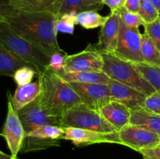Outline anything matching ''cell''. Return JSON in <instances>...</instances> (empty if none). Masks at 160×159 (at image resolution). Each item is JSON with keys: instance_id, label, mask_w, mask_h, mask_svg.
I'll return each instance as SVG.
<instances>
[{"instance_id": "cell-1", "label": "cell", "mask_w": 160, "mask_h": 159, "mask_svg": "<svg viewBox=\"0 0 160 159\" xmlns=\"http://www.w3.org/2000/svg\"><path fill=\"white\" fill-rule=\"evenodd\" d=\"M56 17L46 12H18L8 23L17 32L28 37L51 55L62 48L57 40Z\"/></svg>"}, {"instance_id": "cell-2", "label": "cell", "mask_w": 160, "mask_h": 159, "mask_svg": "<svg viewBox=\"0 0 160 159\" xmlns=\"http://www.w3.org/2000/svg\"><path fill=\"white\" fill-rule=\"evenodd\" d=\"M41 85L40 99L46 108L62 118L69 109L83 103L70 84L48 69L38 75Z\"/></svg>"}, {"instance_id": "cell-3", "label": "cell", "mask_w": 160, "mask_h": 159, "mask_svg": "<svg viewBox=\"0 0 160 159\" xmlns=\"http://www.w3.org/2000/svg\"><path fill=\"white\" fill-rule=\"evenodd\" d=\"M0 44L29 63L38 75L48 69L50 56L48 53L37 44L17 32L8 22L0 24Z\"/></svg>"}, {"instance_id": "cell-4", "label": "cell", "mask_w": 160, "mask_h": 159, "mask_svg": "<svg viewBox=\"0 0 160 159\" xmlns=\"http://www.w3.org/2000/svg\"><path fill=\"white\" fill-rule=\"evenodd\" d=\"M100 52L104 63L102 72L110 79L137 89L147 96L156 92L134 62L123 59L113 51H100Z\"/></svg>"}, {"instance_id": "cell-5", "label": "cell", "mask_w": 160, "mask_h": 159, "mask_svg": "<svg viewBox=\"0 0 160 159\" xmlns=\"http://www.w3.org/2000/svg\"><path fill=\"white\" fill-rule=\"evenodd\" d=\"M61 126L91 129L102 132H117L99 112L95 111L84 103L78 104L62 115Z\"/></svg>"}, {"instance_id": "cell-6", "label": "cell", "mask_w": 160, "mask_h": 159, "mask_svg": "<svg viewBox=\"0 0 160 159\" xmlns=\"http://www.w3.org/2000/svg\"><path fill=\"white\" fill-rule=\"evenodd\" d=\"M18 115L26 134L42 126H61V117L55 115L44 106L40 97L19 111Z\"/></svg>"}, {"instance_id": "cell-7", "label": "cell", "mask_w": 160, "mask_h": 159, "mask_svg": "<svg viewBox=\"0 0 160 159\" xmlns=\"http://www.w3.org/2000/svg\"><path fill=\"white\" fill-rule=\"evenodd\" d=\"M103 59L96 45L89 44L80 52L67 55L64 70L68 73L74 72H102Z\"/></svg>"}, {"instance_id": "cell-8", "label": "cell", "mask_w": 160, "mask_h": 159, "mask_svg": "<svg viewBox=\"0 0 160 159\" xmlns=\"http://www.w3.org/2000/svg\"><path fill=\"white\" fill-rule=\"evenodd\" d=\"M25 135L26 132L24 128L20 121L18 113L13 108L9 92H7V115L1 136L6 140L12 157H17L19 152H20Z\"/></svg>"}, {"instance_id": "cell-9", "label": "cell", "mask_w": 160, "mask_h": 159, "mask_svg": "<svg viewBox=\"0 0 160 159\" xmlns=\"http://www.w3.org/2000/svg\"><path fill=\"white\" fill-rule=\"evenodd\" d=\"M120 144L140 152L160 144V136L139 126L129 124L118 132Z\"/></svg>"}, {"instance_id": "cell-10", "label": "cell", "mask_w": 160, "mask_h": 159, "mask_svg": "<svg viewBox=\"0 0 160 159\" xmlns=\"http://www.w3.org/2000/svg\"><path fill=\"white\" fill-rule=\"evenodd\" d=\"M141 38L142 34L139 28L127 26L120 19L118 42L116 51L113 52L132 62H142L141 55Z\"/></svg>"}, {"instance_id": "cell-11", "label": "cell", "mask_w": 160, "mask_h": 159, "mask_svg": "<svg viewBox=\"0 0 160 159\" xmlns=\"http://www.w3.org/2000/svg\"><path fill=\"white\" fill-rule=\"evenodd\" d=\"M74 89L83 103L95 111L100 109L111 101L110 89L108 84L69 83Z\"/></svg>"}, {"instance_id": "cell-12", "label": "cell", "mask_w": 160, "mask_h": 159, "mask_svg": "<svg viewBox=\"0 0 160 159\" xmlns=\"http://www.w3.org/2000/svg\"><path fill=\"white\" fill-rule=\"evenodd\" d=\"M64 129L63 140H70L77 146L104 143L120 144L118 132L109 133L76 127H65Z\"/></svg>"}, {"instance_id": "cell-13", "label": "cell", "mask_w": 160, "mask_h": 159, "mask_svg": "<svg viewBox=\"0 0 160 159\" xmlns=\"http://www.w3.org/2000/svg\"><path fill=\"white\" fill-rule=\"evenodd\" d=\"M111 101L124 104L131 111L143 110V104L147 95L130 86L110 79L109 83Z\"/></svg>"}, {"instance_id": "cell-14", "label": "cell", "mask_w": 160, "mask_h": 159, "mask_svg": "<svg viewBox=\"0 0 160 159\" xmlns=\"http://www.w3.org/2000/svg\"><path fill=\"white\" fill-rule=\"evenodd\" d=\"M120 17L119 11L110 12L107 20L101 26L97 47L100 51H115L120 32Z\"/></svg>"}, {"instance_id": "cell-15", "label": "cell", "mask_w": 160, "mask_h": 159, "mask_svg": "<svg viewBox=\"0 0 160 159\" xmlns=\"http://www.w3.org/2000/svg\"><path fill=\"white\" fill-rule=\"evenodd\" d=\"M63 0H10L18 12H46L58 17Z\"/></svg>"}, {"instance_id": "cell-16", "label": "cell", "mask_w": 160, "mask_h": 159, "mask_svg": "<svg viewBox=\"0 0 160 159\" xmlns=\"http://www.w3.org/2000/svg\"><path fill=\"white\" fill-rule=\"evenodd\" d=\"M99 113L118 132L130 124L131 110L117 101H111L100 109Z\"/></svg>"}, {"instance_id": "cell-17", "label": "cell", "mask_w": 160, "mask_h": 159, "mask_svg": "<svg viewBox=\"0 0 160 159\" xmlns=\"http://www.w3.org/2000/svg\"><path fill=\"white\" fill-rule=\"evenodd\" d=\"M41 85L38 80L25 85L17 86L14 94L9 93L11 102L16 112H18L23 108L34 101L41 94Z\"/></svg>"}, {"instance_id": "cell-18", "label": "cell", "mask_w": 160, "mask_h": 159, "mask_svg": "<svg viewBox=\"0 0 160 159\" xmlns=\"http://www.w3.org/2000/svg\"><path fill=\"white\" fill-rule=\"evenodd\" d=\"M62 80L67 83H82V84H109L110 78L104 72H68L56 73Z\"/></svg>"}, {"instance_id": "cell-19", "label": "cell", "mask_w": 160, "mask_h": 159, "mask_svg": "<svg viewBox=\"0 0 160 159\" xmlns=\"http://www.w3.org/2000/svg\"><path fill=\"white\" fill-rule=\"evenodd\" d=\"M23 66L32 67L0 44V76L12 77L16 71Z\"/></svg>"}, {"instance_id": "cell-20", "label": "cell", "mask_w": 160, "mask_h": 159, "mask_svg": "<svg viewBox=\"0 0 160 159\" xmlns=\"http://www.w3.org/2000/svg\"><path fill=\"white\" fill-rule=\"evenodd\" d=\"M130 124L142 126L160 136V115L145 110L131 111Z\"/></svg>"}, {"instance_id": "cell-21", "label": "cell", "mask_w": 160, "mask_h": 159, "mask_svg": "<svg viewBox=\"0 0 160 159\" xmlns=\"http://www.w3.org/2000/svg\"><path fill=\"white\" fill-rule=\"evenodd\" d=\"M141 55L142 62L160 66V51L146 34H142Z\"/></svg>"}, {"instance_id": "cell-22", "label": "cell", "mask_w": 160, "mask_h": 159, "mask_svg": "<svg viewBox=\"0 0 160 159\" xmlns=\"http://www.w3.org/2000/svg\"><path fill=\"white\" fill-rule=\"evenodd\" d=\"M65 135V129L58 126H42L35 128L31 132H28L25 137H34L45 140H63Z\"/></svg>"}, {"instance_id": "cell-23", "label": "cell", "mask_w": 160, "mask_h": 159, "mask_svg": "<svg viewBox=\"0 0 160 159\" xmlns=\"http://www.w3.org/2000/svg\"><path fill=\"white\" fill-rule=\"evenodd\" d=\"M107 18L108 16H102L97 10L84 11L77 14L76 24L80 25L85 29H95L102 26Z\"/></svg>"}, {"instance_id": "cell-24", "label": "cell", "mask_w": 160, "mask_h": 159, "mask_svg": "<svg viewBox=\"0 0 160 159\" xmlns=\"http://www.w3.org/2000/svg\"><path fill=\"white\" fill-rule=\"evenodd\" d=\"M142 76L151 84L156 92L160 94V66L146 62H134Z\"/></svg>"}, {"instance_id": "cell-25", "label": "cell", "mask_w": 160, "mask_h": 159, "mask_svg": "<svg viewBox=\"0 0 160 159\" xmlns=\"http://www.w3.org/2000/svg\"><path fill=\"white\" fill-rule=\"evenodd\" d=\"M75 13H67L56 17V29L57 32L73 34L76 24Z\"/></svg>"}, {"instance_id": "cell-26", "label": "cell", "mask_w": 160, "mask_h": 159, "mask_svg": "<svg viewBox=\"0 0 160 159\" xmlns=\"http://www.w3.org/2000/svg\"><path fill=\"white\" fill-rule=\"evenodd\" d=\"M139 14L145 23H149L157 20L160 15L151 0H141Z\"/></svg>"}, {"instance_id": "cell-27", "label": "cell", "mask_w": 160, "mask_h": 159, "mask_svg": "<svg viewBox=\"0 0 160 159\" xmlns=\"http://www.w3.org/2000/svg\"><path fill=\"white\" fill-rule=\"evenodd\" d=\"M88 10L92 9L86 5L84 0H63L58 17L67 13L78 14Z\"/></svg>"}, {"instance_id": "cell-28", "label": "cell", "mask_w": 160, "mask_h": 159, "mask_svg": "<svg viewBox=\"0 0 160 159\" xmlns=\"http://www.w3.org/2000/svg\"><path fill=\"white\" fill-rule=\"evenodd\" d=\"M35 75L38 74L34 68L29 66H23L16 71L12 78L17 86H21L31 83V80Z\"/></svg>"}, {"instance_id": "cell-29", "label": "cell", "mask_w": 160, "mask_h": 159, "mask_svg": "<svg viewBox=\"0 0 160 159\" xmlns=\"http://www.w3.org/2000/svg\"><path fill=\"white\" fill-rule=\"evenodd\" d=\"M119 14H120L122 21L128 26L139 28V26H144L145 24V22L138 13L130 12V11L127 10L124 7L121 8L119 10Z\"/></svg>"}, {"instance_id": "cell-30", "label": "cell", "mask_w": 160, "mask_h": 159, "mask_svg": "<svg viewBox=\"0 0 160 159\" xmlns=\"http://www.w3.org/2000/svg\"><path fill=\"white\" fill-rule=\"evenodd\" d=\"M67 55V54L63 50L57 51L52 54L49 58L48 69L54 73H59V72L63 71Z\"/></svg>"}, {"instance_id": "cell-31", "label": "cell", "mask_w": 160, "mask_h": 159, "mask_svg": "<svg viewBox=\"0 0 160 159\" xmlns=\"http://www.w3.org/2000/svg\"><path fill=\"white\" fill-rule=\"evenodd\" d=\"M145 34H146L154 42L160 51V17L155 21L144 24Z\"/></svg>"}, {"instance_id": "cell-32", "label": "cell", "mask_w": 160, "mask_h": 159, "mask_svg": "<svg viewBox=\"0 0 160 159\" xmlns=\"http://www.w3.org/2000/svg\"><path fill=\"white\" fill-rule=\"evenodd\" d=\"M143 110L160 115V94L154 92L146 96L143 104Z\"/></svg>"}, {"instance_id": "cell-33", "label": "cell", "mask_w": 160, "mask_h": 159, "mask_svg": "<svg viewBox=\"0 0 160 159\" xmlns=\"http://www.w3.org/2000/svg\"><path fill=\"white\" fill-rule=\"evenodd\" d=\"M17 11L10 3V0H0V24L7 22Z\"/></svg>"}, {"instance_id": "cell-34", "label": "cell", "mask_w": 160, "mask_h": 159, "mask_svg": "<svg viewBox=\"0 0 160 159\" xmlns=\"http://www.w3.org/2000/svg\"><path fill=\"white\" fill-rule=\"evenodd\" d=\"M144 159H160V144L152 148H148L141 151Z\"/></svg>"}, {"instance_id": "cell-35", "label": "cell", "mask_w": 160, "mask_h": 159, "mask_svg": "<svg viewBox=\"0 0 160 159\" xmlns=\"http://www.w3.org/2000/svg\"><path fill=\"white\" fill-rule=\"evenodd\" d=\"M126 0H103L104 5H106L110 9L111 12L119 11L124 6Z\"/></svg>"}, {"instance_id": "cell-36", "label": "cell", "mask_w": 160, "mask_h": 159, "mask_svg": "<svg viewBox=\"0 0 160 159\" xmlns=\"http://www.w3.org/2000/svg\"><path fill=\"white\" fill-rule=\"evenodd\" d=\"M141 0H126L123 7L130 12L138 13L140 9Z\"/></svg>"}, {"instance_id": "cell-37", "label": "cell", "mask_w": 160, "mask_h": 159, "mask_svg": "<svg viewBox=\"0 0 160 159\" xmlns=\"http://www.w3.org/2000/svg\"><path fill=\"white\" fill-rule=\"evenodd\" d=\"M84 2L86 3L88 6L91 8L92 10H99L102 9L104 3L103 0H84Z\"/></svg>"}, {"instance_id": "cell-38", "label": "cell", "mask_w": 160, "mask_h": 159, "mask_svg": "<svg viewBox=\"0 0 160 159\" xmlns=\"http://www.w3.org/2000/svg\"><path fill=\"white\" fill-rule=\"evenodd\" d=\"M11 157H12L11 154H7L0 151V159H11Z\"/></svg>"}, {"instance_id": "cell-39", "label": "cell", "mask_w": 160, "mask_h": 159, "mask_svg": "<svg viewBox=\"0 0 160 159\" xmlns=\"http://www.w3.org/2000/svg\"><path fill=\"white\" fill-rule=\"evenodd\" d=\"M152 2V3L154 4V6H156V9L159 12V15H160V0H151Z\"/></svg>"}, {"instance_id": "cell-40", "label": "cell", "mask_w": 160, "mask_h": 159, "mask_svg": "<svg viewBox=\"0 0 160 159\" xmlns=\"http://www.w3.org/2000/svg\"><path fill=\"white\" fill-rule=\"evenodd\" d=\"M11 159H20V158H19L18 157H11Z\"/></svg>"}]
</instances>
